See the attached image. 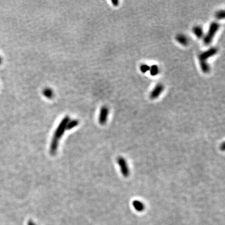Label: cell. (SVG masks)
<instances>
[{
    "label": "cell",
    "instance_id": "obj_1",
    "mask_svg": "<svg viewBox=\"0 0 225 225\" xmlns=\"http://www.w3.org/2000/svg\"><path fill=\"white\" fill-rule=\"evenodd\" d=\"M220 25L217 22H213L209 26V30L204 38V43L209 45L212 43L216 33L220 28Z\"/></svg>",
    "mask_w": 225,
    "mask_h": 225
},
{
    "label": "cell",
    "instance_id": "obj_2",
    "mask_svg": "<svg viewBox=\"0 0 225 225\" xmlns=\"http://www.w3.org/2000/svg\"><path fill=\"white\" fill-rule=\"evenodd\" d=\"M69 116H66L62 120L61 122L60 123L59 125L57 128L55 132L54 137H53V140H55L57 141H59L60 139L61 138L62 136L63 135L64 133L66 130V127L68 123L69 122Z\"/></svg>",
    "mask_w": 225,
    "mask_h": 225
},
{
    "label": "cell",
    "instance_id": "obj_3",
    "mask_svg": "<svg viewBox=\"0 0 225 225\" xmlns=\"http://www.w3.org/2000/svg\"><path fill=\"white\" fill-rule=\"evenodd\" d=\"M117 163L119 166L120 171L124 177L127 178L130 175V171L127 164V161L123 157H119L117 160Z\"/></svg>",
    "mask_w": 225,
    "mask_h": 225
},
{
    "label": "cell",
    "instance_id": "obj_4",
    "mask_svg": "<svg viewBox=\"0 0 225 225\" xmlns=\"http://www.w3.org/2000/svg\"><path fill=\"white\" fill-rule=\"evenodd\" d=\"M217 53V49L216 47H211L209 50L201 53L199 55L200 62H207V60L214 56Z\"/></svg>",
    "mask_w": 225,
    "mask_h": 225
},
{
    "label": "cell",
    "instance_id": "obj_5",
    "mask_svg": "<svg viewBox=\"0 0 225 225\" xmlns=\"http://www.w3.org/2000/svg\"><path fill=\"white\" fill-rule=\"evenodd\" d=\"M109 114V109H108V107L106 106H104L102 107L100 110V114L99 116V122L101 125H103L104 124H106L107 122Z\"/></svg>",
    "mask_w": 225,
    "mask_h": 225
},
{
    "label": "cell",
    "instance_id": "obj_6",
    "mask_svg": "<svg viewBox=\"0 0 225 225\" xmlns=\"http://www.w3.org/2000/svg\"><path fill=\"white\" fill-rule=\"evenodd\" d=\"M164 89V85L161 84H158L151 91L150 96L151 99H155L159 97L161 94L163 92Z\"/></svg>",
    "mask_w": 225,
    "mask_h": 225
},
{
    "label": "cell",
    "instance_id": "obj_7",
    "mask_svg": "<svg viewBox=\"0 0 225 225\" xmlns=\"http://www.w3.org/2000/svg\"><path fill=\"white\" fill-rule=\"evenodd\" d=\"M133 205L134 209L139 212L144 211L145 209V205H144V204L142 202L138 200H135L133 201Z\"/></svg>",
    "mask_w": 225,
    "mask_h": 225
},
{
    "label": "cell",
    "instance_id": "obj_8",
    "mask_svg": "<svg viewBox=\"0 0 225 225\" xmlns=\"http://www.w3.org/2000/svg\"><path fill=\"white\" fill-rule=\"evenodd\" d=\"M176 40L179 43L183 46H186L188 44V39L185 35L179 34L176 36Z\"/></svg>",
    "mask_w": 225,
    "mask_h": 225
},
{
    "label": "cell",
    "instance_id": "obj_9",
    "mask_svg": "<svg viewBox=\"0 0 225 225\" xmlns=\"http://www.w3.org/2000/svg\"><path fill=\"white\" fill-rule=\"evenodd\" d=\"M193 31L194 35H196L199 38H201L203 36V29H202V28L201 27H200L199 26H195L193 28Z\"/></svg>",
    "mask_w": 225,
    "mask_h": 225
},
{
    "label": "cell",
    "instance_id": "obj_10",
    "mask_svg": "<svg viewBox=\"0 0 225 225\" xmlns=\"http://www.w3.org/2000/svg\"><path fill=\"white\" fill-rule=\"evenodd\" d=\"M43 95L47 98L51 99L54 96V92H53V90L51 88H47L44 89L43 91Z\"/></svg>",
    "mask_w": 225,
    "mask_h": 225
},
{
    "label": "cell",
    "instance_id": "obj_11",
    "mask_svg": "<svg viewBox=\"0 0 225 225\" xmlns=\"http://www.w3.org/2000/svg\"><path fill=\"white\" fill-rule=\"evenodd\" d=\"M202 71L204 73H209L210 71V67L207 62H200Z\"/></svg>",
    "mask_w": 225,
    "mask_h": 225
},
{
    "label": "cell",
    "instance_id": "obj_12",
    "mask_svg": "<svg viewBox=\"0 0 225 225\" xmlns=\"http://www.w3.org/2000/svg\"><path fill=\"white\" fill-rule=\"evenodd\" d=\"M79 123V122L77 120H69V122L68 123L67 125L66 129L67 130H71L73 129V128L76 127Z\"/></svg>",
    "mask_w": 225,
    "mask_h": 225
},
{
    "label": "cell",
    "instance_id": "obj_13",
    "mask_svg": "<svg viewBox=\"0 0 225 225\" xmlns=\"http://www.w3.org/2000/svg\"><path fill=\"white\" fill-rule=\"evenodd\" d=\"M149 71L152 76H156L159 73V68L158 66L154 65L150 67Z\"/></svg>",
    "mask_w": 225,
    "mask_h": 225
},
{
    "label": "cell",
    "instance_id": "obj_14",
    "mask_svg": "<svg viewBox=\"0 0 225 225\" xmlns=\"http://www.w3.org/2000/svg\"><path fill=\"white\" fill-rule=\"evenodd\" d=\"M225 12L223 10H220L218 11L215 14V17L218 19H222L225 18Z\"/></svg>",
    "mask_w": 225,
    "mask_h": 225
},
{
    "label": "cell",
    "instance_id": "obj_15",
    "mask_svg": "<svg viewBox=\"0 0 225 225\" xmlns=\"http://www.w3.org/2000/svg\"><path fill=\"white\" fill-rule=\"evenodd\" d=\"M140 71H141L142 73H145L147 72V71H149L150 67L146 64H142V65L140 66Z\"/></svg>",
    "mask_w": 225,
    "mask_h": 225
},
{
    "label": "cell",
    "instance_id": "obj_16",
    "mask_svg": "<svg viewBox=\"0 0 225 225\" xmlns=\"http://www.w3.org/2000/svg\"><path fill=\"white\" fill-rule=\"evenodd\" d=\"M112 3L113 4V5L115 6H118V4H119V1H112Z\"/></svg>",
    "mask_w": 225,
    "mask_h": 225
},
{
    "label": "cell",
    "instance_id": "obj_17",
    "mask_svg": "<svg viewBox=\"0 0 225 225\" xmlns=\"http://www.w3.org/2000/svg\"><path fill=\"white\" fill-rule=\"evenodd\" d=\"M220 149L222 151H224V150H225V144H224V142H223L222 145H220Z\"/></svg>",
    "mask_w": 225,
    "mask_h": 225
},
{
    "label": "cell",
    "instance_id": "obj_18",
    "mask_svg": "<svg viewBox=\"0 0 225 225\" xmlns=\"http://www.w3.org/2000/svg\"><path fill=\"white\" fill-rule=\"evenodd\" d=\"M28 225H36L33 222H32L31 220H29L28 223Z\"/></svg>",
    "mask_w": 225,
    "mask_h": 225
},
{
    "label": "cell",
    "instance_id": "obj_19",
    "mask_svg": "<svg viewBox=\"0 0 225 225\" xmlns=\"http://www.w3.org/2000/svg\"><path fill=\"white\" fill-rule=\"evenodd\" d=\"M3 58H2V56H1V55H0V65H2V63H3Z\"/></svg>",
    "mask_w": 225,
    "mask_h": 225
}]
</instances>
